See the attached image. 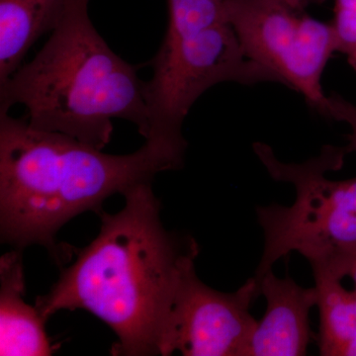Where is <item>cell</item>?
<instances>
[{
    "label": "cell",
    "mask_w": 356,
    "mask_h": 356,
    "mask_svg": "<svg viewBox=\"0 0 356 356\" xmlns=\"http://www.w3.org/2000/svg\"><path fill=\"white\" fill-rule=\"evenodd\" d=\"M312 269L318 291L320 355L356 356V292L327 271Z\"/></svg>",
    "instance_id": "11"
},
{
    "label": "cell",
    "mask_w": 356,
    "mask_h": 356,
    "mask_svg": "<svg viewBox=\"0 0 356 356\" xmlns=\"http://www.w3.org/2000/svg\"><path fill=\"white\" fill-rule=\"evenodd\" d=\"M254 154L276 181L291 184L296 198L290 206L273 204L257 210L264 233V252L255 278L291 252L311 266L325 264L339 250L356 243L355 178L332 180L350 154L348 146L327 145L303 163H284L264 143H254Z\"/></svg>",
    "instance_id": "5"
},
{
    "label": "cell",
    "mask_w": 356,
    "mask_h": 356,
    "mask_svg": "<svg viewBox=\"0 0 356 356\" xmlns=\"http://www.w3.org/2000/svg\"><path fill=\"white\" fill-rule=\"evenodd\" d=\"M255 280L266 309L245 356L306 355L313 337L310 313L318 304L317 288L300 286L290 276L278 277L273 269Z\"/></svg>",
    "instance_id": "8"
},
{
    "label": "cell",
    "mask_w": 356,
    "mask_h": 356,
    "mask_svg": "<svg viewBox=\"0 0 356 356\" xmlns=\"http://www.w3.org/2000/svg\"><path fill=\"white\" fill-rule=\"evenodd\" d=\"M24 294L22 255L16 250L0 259V355H51L46 321L26 303Z\"/></svg>",
    "instance_id": "9"
},
{
    "label": "cell",
    "mask_w": 356,
    "mask_h": 356,
    "mask_svg": "<svg viewBox=\"0 0 356 356\" xmlns=\"http://www.w3.org/2000/svg\"><path fill=\"white\" fill-rule=\"evenodd\" d=\"M286 1L297 10L306 11L309 6L324 3L325 0H286Z\"/></svg>",
    "instance_id": "15"
},
{
    "label": "cell",
    "mask_w": 356,
    "mask_h": 356,
    "mask_svg": "<svg viewBox=\"0 0 356 356\" xmlns=\"http://www.w3.org/2000/svg\"><path fill=\"white\" fill-rule=\"evenodd\" d=\"M259 296L254 276L235 292H221L200 280L194 264L180 283L161 355L245 356L257 325L250 307Z\"/></svg>",
    "instance_id": "7"
},
{
    "label": "cell",
    "mask_w": 356,
    "mask_h": 356,
    "mask_svg": "<svg viewBox=\"0 0 356 356\" xmlns=\"http://www.w3.org/2000/svg\"><path fill=\"white\" fill-rule=\"evenodd\" d=\"M185 153L184 147L146 140L135 153L105 154L0 113L1 241L20 250L44 245L60 262L69 250L58 247L56 236L65 224L86 211L99 213L113 194L179 170Z\"/></svg>",
    "instance_id": "2"
},
{
    "label": "cell",
    "mask_w": 356,
    "mask_h": 356,
    "mask_svg": "<svg viewBox=\"0 0 356 356\" xmlns=\"http://www.w3.org/2000/svg\"><path fill=\"white\" fill-rule=\"evenodd\" d=\"M116 214L100 211L102 226L48 294L36 299L41 317L86 310L118 337L112 355H161V343L185 273L195 264L193 238L168 231L152 184L123 194Z\"/></svg>",
    "instance_id": "1"
},
{
    "label": "cell",
    "mask_w": 356,
    "mask_h": 356,
    "mask_svg": "<svg viewBox=\"0 0 356 356\" xmlns=\"http://www.w3.org/2000/svg\"><path fill=\"white\" fill-rule=\"evenodd\" d=\"M224 6L248 57L322 113L327 98L323 74L337 51L331 23L297 10L286 0H224Z\"/></svg>",
    "instance_id": "6"
},
{
    "label": "cell",
    "mask_w": 356,
    "mask_h": 356,
    "mask_svg": "<svg viewBox=\"0 0 356 356\" xmlns=\"http://www.w3.org/2000/svg\"><path fill=\"white\" fill-rule=\"evenodd\" d=\"M67 0H0V84L21 67L35 42L60 22Z\"/></svg>",
    "instance_id": "10"
},
{
    "label": "cell",
    "mask_w": 356,
    "mask_h": 356,
    "mask_svg": "<svg viewBox=\"0 0 356 356\" xmlns=\"http://www.w3.org/2000/svg\"><path fill=\"white\" fill-rule=\"evenodd\" d=\"M168 27L146 83L145 139L187 147L182 125L204 92L222 83L282 84L248 58L227 19L224 0H168Z\"/></svg>",
    "instance_id": "4"
},
{
    "label": "cell",
    "mask_w": 356,
    "mask_h": 356,
    "mask_svg": "<svg viewBox=\"0 0 356 356\" xmlns=\"http://www.w3.org/2000/svg\"><path fill=\"white\" fill-rule=\"evenodd\" d=\"M322 115L332 120L343 122L350 126L351 133L348 136L350 143L348 146L351 153H356V104L348 102L339 93L332 92L325 98Z\"/></svg>",
    "instance_id": "13"
},
{
    "label": "cell",
    "mask_w": 356,
    "mask_h": 356,
    "mask_svg": "<svg viewBox=\"0 0 356 356\" xmlns=\"http://www.w3.org/2000/svg\"><path fill=\"white\" fill-rule=\"evenodd\" d=\"M88 3L67 0L60 22L36 57L0 84V113L23 105L31 127L102 149L111 140L113 119L135 124L147 137V83L138 67L100 36Z\"/></svg>",
    "instance_id": "3"
},
{
    "label": "cell",
    "mask_w": 356,
    "mask_h": 356,
    "mask_svg": "<svg viewBox=\"0 0 356 356\" xmlns=\"http://www.w3.org/2000/svg\"><path fill=\"white\" fill-rule=\"evenodd\" d=\"M311 266L312 268L323 269L339 280L350 278L356 292V243L341 248L325 264Z\"/></svg>",
    "instance_id": "14"
},
{
    "label": "cell",
    "mask_w": 356,
    "mask_h": 356,
    "mask_svg": "<svg viewBox=\"0 0 356 356\" xmlns=\"http://www.w3.org/2000/svg\"><path fill=\"white\" fill-rule=\"evenodd\" d=\"M334 13L331 24L337 51L346 56L356 72V0H334Z\"/></svg>",
    "instance_id": "12"
}]
</instances>
